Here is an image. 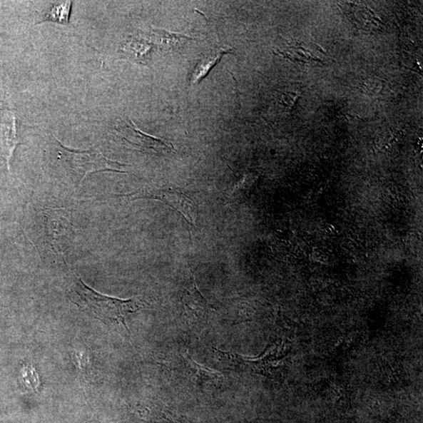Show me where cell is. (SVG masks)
Wrapping results in <instances>:
<instances>
[{
  "label": "cell",
  "mask_w": 423,
  "mask_h": 423,
  "mask_svg": "<svg viewBox=\"0 0 423 423\" xmlns=\"http://www.w3.org/2000/svg\"><path fill=\"white\" fill-rule=\"evenodd\" d=\"M73 285L76 297L73 301L79 309L90 313L107 325H118L130 333L126 319L146 307L138 298L121 300L102 295L88 286L81 277L76 276Z\"/></svg>",
  "instance_id": "obj_1"
},
{
  "label": "cell",
  "mask_w": 423,
  "mask_h": 423,
  "mask_svg": "<svg viewBox=\"0 0 423 423\" xmlns=\"http://www.w3.org/2000/svg\"><path fill=\"white\" fill-rule=\"evenodd\" d=\"M63 154L73 168L78 173L83 174L81 182L88 173L98 171H113L117 173H126L124 170L126 166L118 162L111 160L103 156L97 148L86 151H76L68 149L61 146Z\"/></svg>",
  "instance_id": "obj_2"
},
{
  "label": "cell",
  "mask_w": 423,
  "mask_h": 423,
  "mask_svg": "<svg viewBox=\"0 0 423 423\" xmlns=\"http://www.w3.org/2000/svg\"><path fill=\"white\" fill-rule=\"evenodd\" d=\"M125 196L132 200L139 198H150L163 202L181 214L190 225L196 226L197 225L198 208L195 203L178 190L170 188H156L135 191V193Z\"/></svg>",
  "instance_id": "obj_3"
},
{
  "label": "cell",
  "mask_w": 423,
  "mask_h": 423,
  "mask_svg": "<svg viewBox=\"0 0 423 423\" xmlns=\"http://www.w3.org/2000/svg\"><path fill=\"white\" fill-rule=\"evenodd\" d=\"M117 132L123 145L145 153L156 154L170 153L175 151L169 141L153 137L141 131L131 121L118 126Z\"/></svg>",
  "instance_id": "obj_4"
},
{
  "label": "cell",
  "mask_w": 423,
  "mask_h": 423,
  "mask_svg": "<svg viewBox=\"0 0 423 423\" xmlns=\"http://www.w3.org/2000/svg\"><path fill=\"white\" fill-rule=\"evenodd\" d=\"M0 137H1L3 154L6 160L8 170L10 171V162L14 151L19 143L17 135V118L13 111H5L3 121L0 123Z\"/></svg>",
  "instance_id": "obj_5"
},
{
  "label": "cell",
  "mask_w": 423,
  "mask_h": 423,
  "mask_svg": "<svg viewBox=\"0 0 423 423\" xmlns=\"http://www.w3.org/2000/svg\"><path fill=\"white\" fill-rule=\"evenodd\" d=\"M151 44L141 37L131 36L123 46L128 58L143 63L150 59Z\"/></svg>",
  "instance_id": "obj_6"
},
{
  "label": "cell",
  "mask_w": 423,
  "mask_h": 423,
  "mask_svg": "<svg viewBox=\"0 0 423 423\" xmlns=\"http://www.w3.org/2000/svg\"><path fill=\"white\" fill-rule=\"evenodd\" d=\"M230 52L231 49H223L221 48L218 51L199 62L193 71V76H191V84L195 85L200 83L210 73L213 67L220 62L223 56Z\"/></svg>",
  "instance_id": "obj_7"
},
{
  "label": "cell",
  "mask_w": 423,
  "mask_h": 423,
  "mask_svg": "<svg viewBox=\"0 0 423 423\" xmlns=\"http://www.w3.org/2000/svg\"><path fill=\"white\" fill-rule=\"evenodd\" d=\"M155 42L165 51L177 50L178 48L191 38L180 34H172L163 29H153Z\"/></svg>",
  "instance_id": "obj_8"
},
{
  "label": "cell",
  "mask_w": 423,
  "mask_h": 423,
  "mask_svg": "<svg viewBox=\"0 0 423 423\" xmlns=\"http://www.w3.org/2000/svg\"><path fill=\"white\" fill-rule=\"evenodd\" d=\"M183 301L188 308L195 312V314H204L209 309L208 302L198 291L194 278L193 282L183 294Z\"/></svg>",
  "instance_id": "obj_9"
},
{
  "label": "cell",
  "mask_w": 423,
  "mask_h": 423,
  "mask_svg": "<svg viewBox=\"0 0 423 423\" xmlns=\"http://www.w3.org/2000/svg\"><path fill=\"white\" fill-rule=\"evenodd\" d=\"M355 11H349L348 14H352V19L357 25L365 29H376L381 22L368 8L362 6L351 5ZM348 10V9H347Z\"/></svg>",
  "instance_id": "obj_10"
},
{
  "label": "cell",
  "mask_w": 423,
  "mask_h": 423,
  "mask_svg": "<svg viewBox=\"0 0 423 423\" xmlns=\"http://www.w3.org/2000/svg\"><path fill=\"white\" fill-rule=\"evenodd\" d=\"M71 5L73 3L70 1L54 5L44 16L43 21H53L66 25L68 23Z\"/></svg>",
  "instance_id": "obj_11"
},
{
  "label": "cell",
  "mask_w": 423,
  "mask_h": 423,
  "mask_svg": "<svg viewBox=\"0 0 423 423\" xmlns=\"http://www.w3.org/2000/svg\"><path fill=\"white\" fill-rule=\"evenodd\" d=\"M187 362L189 365V368L193 371V372H195L197 374V377L204 381L208 380H215L221 378L222 374L217 372L210 370V369L205 368V367L196 364L193 360H190V358L187 357Z\"/></svg>",
  "instance_id": "obj_12"
},
{
  "label": "cell",
  "mask_w": 423,
  "mask_h": 423,
  "mask_svg": "<svg viewBox=\"0 0 423 423\" xmlns=\"http://www.w3.org/2000/svg\"><path fill=\"white\" fill-rule=\"evenodd\" d=\"M382 82L379 81L378 78L372 79L370 78L369 81L365 82V86L367 91H369L370 93L374 92L377 93L381 90L382 87Z\"/></svg>",
  "instance_id": "obj_13"
}]
</instances>
